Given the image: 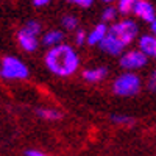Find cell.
<instances>
[{
    "mask_svg": "<svg viewBox=\"0 0 156 156\" xmlns=\"http://www.w3.org/2000/svg\"><path fill=\"white\" fill-rule=\"evenodd\" d=\"M45 64L55 75L69 76L78 69L80 59H78L76 53L72 50V47L59 44L47 51Z\"/></svg>",
    "mask_w": 156,
    "mask_h": 156,
    "instance_id": "cell-1",
    "label": "cell"
},
{
    "mask_svg": "<svg viewBox=\"0 0 156 156\" xmlns=\"http://www.w3.org/2000/svg\"><path fill=\"white\" fill-rule=\"evenodd\" d=\"M0 73H2L3 78H8V80H23V78L28 76V69L17 58L5 56L2 59V69H0Z\"/></svg>",
    "mask_w": 156,
    "mask_h": 156,
    "instance_id": "cell-2",
    "label": "cell"
},
{
    "mask_svg": "<svg viewBox=\"0 0 156 156\" xmlns=\"http://www.w3.org/2000/svg\"><path fill=\"white\" fill-rule=\"evenodd\" d=\"M140 80L134 73H123L114 81V92L122 97H131L139 92Z\"/></svg>",
    "mask_w": 156,
    "mask_h": 156,
    "instance_id": "cell-3",
    "label": "cell"
},
{
    "mask_svg": "<svg viewBox=\"0 0 156 156\" xmlns=\"http://www.w3.org/2000/svg\"><path fill=\"white\" fill-rule=\"evenodd\" d=\"M108 31L111 34H114L122 44L126 45L136 37L137 27H136V23L131 22V20H123V22H119V23H114Z\"/></svg>",
    "mask_w": 156,
    "mask_h": 156,
    "instance_id": "cell-4",
    "label": "cell"
},
{
    "mask_svg": "<svg viewBox=\"0 0 156 156\" xmlns=\"http://www.w3.org/2000/svg\"><path fill=\"white\" fill-rule=\"evenodd\" d=\"M147 64V55L142 50L139 51H128L120 58V66L123 69H139Z\"/></svg>",
    "mask_w": 156,
    "mask_h": 156,
    "instance_id": "cell-5",
    "label": "cell"
},
{
    "mask_svg": "<svg viewBox=\"0 0 156 156\" xmlns=\"http://www.w3.org/2000/svg\"><path fill=\"white\" fill-rule=\"evenodd\" d=\"M36 36H37L36 33L27 30L25 27L20 28V31L17 33V39H19L20 47H22L23 50H27V51L36 50V47H37V37H36Z\"/></svg>",
    "mask_w": 156,
    "mask_h": 156,
    "instance_id": "cell-6",
    "label": "cell"
},
{
    "mask_svg": "<svg viewBox=\"0 0 156 156\" xmlns=\"http://www.w3.org/2000/svg\"><path fill=\"white\" fill-rule=\"evenodd\" d=\"M98 45H100L101 50H105L106 53H111V55H119L120 51H122V48L125 47V44H122L119 39H117L114 34H111L109 31H108L106 37L103 39Z\"/></svg>",
    "mask_w": 156,
    "mask_h": 156,
    "instance_id": "cell-7",
    "label": "cell"
},
{
    "mask_svg": "<svg viewBox=\"0 0 156 156\" xmlns=\"http://www.w3.org/2000/svg\"><path fill=\"white\" fill-rule=\"evenodd\" d=\"M133 11H134L136 16H139L140 19H144V20H147V22H153V20L156 19V17H154V9H153V6H151L148 2H145V0H137Z\"/></svg>",
    "mask_w": 156,
    "mask_h": 156,
    "instance_id": "cell-8",
    "label": "cell"
},
{
    "mask_svg": "<svg viewBox=\"0 0 156 156\" xmlns=\"http://www.w3.org/2000/svg\"><path fill=\"white\" fill-rule=\"evenodd\" d=\"M106 34H108V28H106V25L105 23H98L97 27L89 33V36H87V42L90 44V45H95V44H100L103 39L106 37Z\"/></svg>",
    "mask_w": 156,
    "mask_h": 156,
    "instance_id": "cell-9",
    "label": "cell"
},
{
    "mask_svg": "<svg viewBox=\"0 0 156 156\" xmlns=\"http://www.w3.org/2000/svg\"><path fill=\"white\" fill-rule=\"evenodd\" d=\"M139 47L145 55L156 58V37L154 36H142L139 41Z\"/></svg>",
    "mask_w": 156,
    "mask_h": 156,
    "instance_id": "cell-10",
    "label": "cell"
},
{
    "mask_svg": "<svg viewBox=\"0 0 156 156\" xmlns=\"http://www.w3.org/2000/svg\"><path fill=\"white\" fill-rule=\"evenodd\" d=\"M106 76V69L105 67H98V69H89V70H84L83 72V78L90 83H95V81H100Z\"/></svg>",
    "mask_w": 156,
    "mask_h": 156,
    "instance_id": "cell-11",
    "label": "cell"
},
{
    "mask_svg": "<svg viewBox=\"0 0 156 156\" xmlns=\"http://www.w3.org/2000/svg\"><path fill=\"white\" fill-rule=\"evenodd\" d=\"M62 39V33L61 31H56V30H51V31H48L45 36H44V44L45 45H56V44H59V41Z\"/></svg>",
    "mask_w": 156,
    "mask_h": 156,
    "instance_id": "cell-12",
    "label": "cell"
},
{
    "mask_svg": "<svg viewBox=\"0 0 156 156\" xmlns=\"http://www.w3.org/2000/svg\"><path fill=\"white\" fill-rule=\"evenodd\" d=\"M36 114L42 119H47V120H58L61 119V112L55 111V109H36Z\"/></svg>",
    "mask_w": 156,
    "mask_h": 156,
    "instance_id": "cell-13",
    "label": "cell"
},
{
    "mask_svg": "<svg viewBox=\"0 0 156 156\" xmlns=\"http://www.w3.org/2000/svg\"><path fill=\"white\" fill-rule=\"evenodd\" d=\"M137 0H119V11L122 14H126V12H131L136 6Z\"/></svg>",
    "mask_w": 156,
    "mask_h": 156,
    "instance_id": "cell-14",
    "label": "cell"
},
{
    "mask_svg": "<svg viewBox=\"0 0 156 156\" xmlns=\"http://www.w3.org/2000/svg\"><path fill=\"white\" fill-rule=\"evenodd\" d=\"M76 19L73 16H66L62 19V27L64 28H67V30H75L76 28Z\"/></svg>",
    "mask_w": 156,
    "mask_h": 156,
    "instance_id": "cell-15",
    "label": "cell"
},
{
    "mask_svg": "<svg viewBox=\"0 0 156 156\" xmlns=\"http://www.w3.org/2000/svg\"><path fill=\"white\" fill-rule=\"evenodd\" d=\"M112 122L115 123H123V125H133L134 119L131 117H126V115H112Z\"/></svg>",
    "mask_w": 156,
    "mask_h": 156,
    "instance_id": "cell-16",
    "label": "cell"
},
{
    "mask_svg": "<svg viewBox=\"0 0 156 156\" xmlns=\"http://www.w3.org/2000/svg\"><path fill=\"white\" fill-rule=\"evenodd\" d=\"M115 17V9L112 8V6H109V8H106L105 11H103V14H101V19L103 20H112Z\"/></svg>",
    "mask_w": 156,
    "mask_h": 156,
    "instance_id": "cell-17",
    "label": "cell"
},
{
    "mask_svg": "<svg viewBox=\"0 0 156 156\" xmlns=\"http://www.w3.org/2000/svg\"><path fill=\"white\" fill-rule=\"evenodd\" d=\"M25 28L37 34L39 31H41V25H39L37 22H34V20H30V22H27V23H25Z\"/></svg>",
    "mask_w": 156,
    "mask_h": 156,
    "instance_id": "cell-18",
    "label": "cell"
},
{
    "mask_svg": "<svg viewBox=\"0 0 156 156\" xmlns=\"http://www.w3.org/2000/svg\"><path fill=\"white\" fill-rule=\"evenodd\" d=\"M69 2H70V3H76V5H80V6H83V8H87V6L92 5L94 0H69Z\"/></svg>",
    "mask_w": 156,
    "mask_h": 156,
    "instance_id": "cell-19",
    "label": "cell"
},
{
    "mask_svg": "<svg viewBox=\"0 0 156 156\" xmlns=\"http://www.w3.org/2000/svg\"><path fill=\"white\" fill-rule=\"evenodd\" d=\"M148 87H150V90H153V92H156V70L151 73V76H150V80H148Z\"/></svg>",
    "mask_w": 156,
    "mask_h": 156,
    "instance_id": "cell-20",
    "label": "cell"
},
{
    "mask_svg": "<svg viewBox=\"0 0 156 156\" xmlns=\"http://www.w3.org/2000/svg\"><path fill=\"white\" fill-rule=\"evenodd\" d=\"M84 39H86L84 31H78V33H76V37H75L76 44H84Z\"/></svg>",
    "mask_w": 156,
    "mask_h": 156,
    "instance_id": "cell-21",
    "label": "cell"
},
{
    "mask_svg": "<svg viewBox=\"0 0 156 156\" xmlns=\"http://www.w3.org/2000/svg\"><path fill=\"white\" fill-rule=\"evenodd\" d=\"M25 154H27V156H47V154H44V153H41V151H37V150H28Z\"/></svg>",
    "mask_w": 156,
    "mask_h": 156,
    "instance_id": "cell-22",
    "label": "cell"
},
{
    "mask_svg": "<svg viewBox=\"0 0 156 156\" xmlns=\"http://www.w3.org/2000/svg\"><path fill=\"white\" fill-rule=\"evenodd\" d=\"M48 2H50V0H33L34 6H44V5H47Z\"/></svg>",
    "mask_w": 156,
    "mask_h": 156,
    "instance_id": "cell-23",
    "label": "cell"
},
{
    "mask_svg": "<svg viewBox=\"0 0 156 156\" xmlns=\"http://www.w3.org/2000/svg\"><path fill=\"white\" fill-rule=\"evenodd\" d=\"M151 31H153V33L156 34V19H154V20L151 22Z\"/></svg>",
    "mask_w": 156,
    "mask_h": 156,
    "instance_id": "cell-24",
    "label": "cell"
},
{
    "mask_svg": "<svg viewBox=\"0 0 156 156\" xmlns=\"http://www.w3.org/2000/svg\"><path fill=\"white\" fill-rule=\"evenodd\" d=\"M103 2H108L109 3V2H114V0H103Z\"/></svg>",
    "mask_w": 156,
    "mask_h": 156,
    "instance_id": "cell-25",
    "label": "cell"
}]
</instances>
